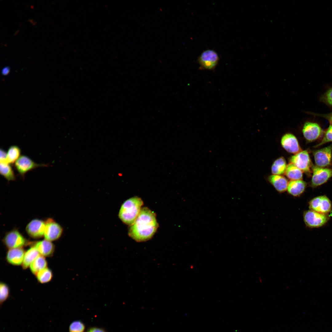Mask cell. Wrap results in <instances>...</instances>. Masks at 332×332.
<instances>
[{"instance_id": "obj_11", "label": "cell", "mask_w": 332, "mask_h": 332, "mask_svg": "<svg viewBox=\"0 0 332 332\" xmlns=\"http://www.w3.org/2000/svg\"><path fill=\"white\" fill-rule=\"evenodd\" d=\"M332 144L313 152L316 166L321 168L330 164L332 159Z\"/></svg>"}, {"instance_id": "obj_17", "label": "cell", "mask_w": 332, "mask_h": 332, "mask_svg": "<svg viewBox=\"0 0 332 332\" xmlns=\"http://www.w3.org/2000/svg\"><path fill=\"white\" fill-rule=\"evenodd\" d=\"M306 185V182L302 180H291L289 182L287 190L290 195L297 196L304 192Z\"/></svg>"}, {"instance_id": "obj_30", "label": "cell", "mask_w": 332, "mask_h": 332, "mask_svg": "<svg viewBox=\"0 0 332 332\" xmlns=\"http://www.w3.org/2000/svg\"><path fill=\"white\" fill-rule=\"evenodd\" d=\"M312 114L314 115L321 117L326 119L332 124V112L325 114H319L314 113H312Z\"/></svg>"}, {"instance_id": "obj_22", "label": "cell", "mask_w": 332, "mask_h": 332, "mask_svg": "<svg viewBox=\"0 0 332 332\" xmlns=\"http://www.w3.org/2000/svg\"><path fill=\"white\" fill-rule=\"evenodd\" d=\"M47 266L45 258L39 255L30 264V268L32 273L36 275L39 271L46 268Z\"/></svg>"}, {"instance_id": "obj_2", "label": "cell", "mask_w": 332, "mask_h": 332, "mask_svg": "<svg viewBox=\"0 0 332 332\" xmlns=\"http://www.w3.org/2000/svg\"><path fill=\"white\" fill-rule=\"evenodd\" d=\"M143 204V202L137 196L130 198L126 200L122 205L118 216L124 223L131 225L137 218Z\"/></svg>"}, {"instance_id": "obj_24", "label": "cell", "mask_w": 332, "mask_h": 332, "mask_svg": "<svg viewBox=\"0 0 332 332\" xmlns=\"http://www.w3.org/2000/svg\"><path fill=\"white\" fill-rule=\"evenodd\" d=\"M21 151L17 146L12 145L8 148L7 153V162L9 164H13L21 156Z\"/></svg>"}, {"instance_id": "obj_9", "label": "cell", "mask_w": 332, "mask_h": 332, "mask_svg": "<svg viewBox=\"0 0 332 332\" xmlns=\"http://www.w3.org/2000/svg\"><path fill=\"white\" fill-rule=\"evenodd\" d=\"M331 202L328 197L321 196L315 197L309 203L310 210L317 212L327 214L331 209Z\"/></svg>"}, {"instance_id": "obj_7", "label": "cell", "mask_w": 332, "mask_h": 332, "mask_svg": "<svg viewBox=\"0 0 332 332\" xmlns=\"http://www.w3.org/2000/svg\"><path fill=\"white\" fill-rule=\"evenodd\" d=\"M290 160L302 172L307 174L311 172V162L307 151H302L293 156Z\"/></svg>"}, {"instance_id": "obj_15", "label": "cell", "mask_w": 332, "mask_h": 332, "mask_svg": "<svg viewBox=\"0 0 332 332\" xmlns=\"http://www.w3.org/2000/svg\"><path fill=\"white\" fill-rule=\"evenodd\" d=\"M25 253L22 247L10 249L7 254V260L12 265H20L23 263Z\"/></svg>"}, {"instance_id": "obj_4", "label": "cell", "mask_w": 332, "mask_h": 332, "mask_svg": "<svg viewBox=\"0 0 332 332\" xmlns=\"http://www.w3.org/2000/svg\"><path fill=\"white\" fill-rule=\"evenodd\" d=\"M219 58L217 53L212 49L204 51L200 55L198 59L201 69L211 70L216 67L218 64Z\"/></svg>"}, {"instance_id": "obj_21", "label": "cell", "mask_w": 332, "mask_h": 332, "mask_svg": "<svg viewBox=\"0 0 332 332\" xmlns=\"http://www.w3.org/2000/svg\"><path fill=\"white\" fill-rule=\"evenodd\" d=\"M286 160L283 157H280L274 162L271 166V172L273 175H281L284 174L287 168Z\"/></svg>"}, {"instance_id": "obj_28", "label": "cell", "mask_w": 332, "mask_h": 332, "mask_svg": "<svg viewBox=\"0 0 332 332\" xmlns=\"http://www.w3.org/2000/svg\"><path fill=\"white\" fill-rule=\"evenodd\" d=\"M330 142H332V125H330L327 129L321 142L315 146V147L319 146Z\"/></svg>"}, {"instance_id": "obj_1", "label": "cell", "mask_w": 332, "mask_h": 332, "mask_svg": "<svg viewBox=\"0 0 332 332\" xmlns=\"http://www.w3.org/2000/svg\"><path fill=\"white\" fill-rule=\"evenodd\" d=\"M158 227L155 213L144 207L141 208L135 221L130 226L128 235L136 241H146L153 236Z\"/></svg>"}, {"instance_id": "obj_27", "label": "cell", "mask_w": 332, "mask_h": 332, "mask_svg": "<svg viewBox=\"0 0 332 332\" xmlns=\"http://www.w3.org/2000/svg\"><path fill=\"white\" fill-rule=\"evenodd\" d=\"M85 326L84 323L80 321H75L72 322L69 327V332H84Z\"/></svg>"}, {"instance_id": "obj_16", "label": "cell", "mask_w": 332, "mask_h": 332, "mask_svg": "<svg viewBox=\"0 0 332 332\" xmlns=\"http://www.w3.org/2000/svg\"><path fill=\"white\" fill-rule=\"evenodd\" d=\"M268 180L278 192H282L287 189L289 182L284 176L272 175L269 176Z\"/></svg>"}, {"instance_id": "obj_29", "label": "cell", "mask_w": 332, "mask_h": 332, "mask_svg": "<svg viewBox=\"0 0 332 332\" xmlns=\"http://www.w3.org/2000/svg\"><path fill=\"white\" fill-rule=\"evenodd\" d=\"M321 99L323 102L332 106V88L324 93L321 97Z\"/></svg>"}, {"instance_id": "obj_32", "label": "cell", "mask_w": 332, "mask_h": 332, "mask_svg": "<svg viewBox=\"0 0 332 332\" xmlns=\"http://www.w3.org/2000/svg\"><path fill=\"white\" fill-rule=\"evenodd\" d=\"M87 332H106L104 330L101 328L93 327L89 328Z\"/></svg>"}, {"instance_id": "obj_5", "label": "cell", "mask_w": 332, "mask_h": 332, "mask_svg": "<svg viewBox=\"0 0 332 332\" xmlns=\"http://www.w3.org/2000/svg\"><path fill=\"white\" fill-rule=\"evenodd\" d=\"M47 166V164L37 163L25 155L21 156L14 163L16 169L23 178L29 171L39 167Z\"/></svg>"}, {"instance_id": "obj_12", "label": "cell", "mask_w": 332, "mask_h": 332, "mask_svg": "<svg viewBox=\"0 0 332 332\" xmlns=\"http://www.w3.org/2000/svg\"><path fill=\"white\" fill-rule=\"evenodd\" d=\"M45 226V222L38 219H34L27 225L26 231L31 237L39 238L44 235Z\"/></svg>"}, {"instance_id": "obj_31", "label": "cell", "mask_w": 332, "mask_h": 332, "mask_svg": "<svg viewBox=\"0 0 332 332\" xmlns=\"http://www.w3.org/2000/svg\"><path fill=\"white\" fill-rule=\"evenodd\" d=\"M0 151V162L8 163L7 159V153L3 149H1Z\"/></svg>"}, {"instance_id": "obj_25", "label": "cell", "mask_w": 332, "mask_h": 332, "mask_svg": "<svg viewBox=\"0 0 332 332\" xmlns=\"http://www.w3.org/2000/svg\"><path fill=\"white\" fill-rule=\"evenodd\" d=\"M38 280L41 283L49 282L52 279V273L49 269L46 268L40 271L36 275Z\"/></svg>"}, {"instance_id": "obj_20", "label": "cell", "mask_w": 332, "mask_h": 332, "mask_svg": "<svg viewBox=\"0 0 332 332\" xmlns=\"http://www.w3.org/2000/svg\"><path fill=\"white\" fill-rule=\"evenodd\" d=\"M39 253L34 247L29 249L24 255L22 263L23 268L24 269L27 268L31 263L40 255Z\"/></svg>"}, {"instance_id": "obj_26", "label": "cell", "mask_w": 332, "mask_h": 332, "mask_svg": "<svg viewBox=\"0 0 332 332\" xmlns=\"http://www.w3.org/2000/svg\"><path fill=\"white\" fill-rule=\"evenodd\" d=\"M0 292V303L1 306L9 296V290L8 286L4 283H1Z\"/></svg>"}, {"instance_id": "obj_19", "label": "cell", "mask_w": 332, "mask_h": 332, "mask_svg": "<svg viewBox=\"0 0 332 332\" xmlns=\"http://www.w3.org/2000/svg\"><path fill=\"white\" fill-rule=\"evenodd\" d=\"M302 172L293 164L289 163L287 166L285 172L286 176L291 180H302Z\"/></svg>"}, {"instance_id": "obj_10", "label": "cell", "mask_w": 332, "mask_h": 332, "mask_svg": "<svg viewBox=\"0 0 332 332\" xmlns=\"http://www.w3.org/2000/svg\"><path fill=\"white\" fill-rule=\"evenodd\" d=\"M45 223L44 235L45 239L53 241L57 239L61 236L63 229L58 223L51 218L47 219Z\"/></svg>"}, {"instance_id": "obj_13", "label": "cell", "mask_w": 332, "mask_h": 332, "mask_svg": "<svg viewBox=\"0 0 332 332\" xmlns=\"http://www.w3.org/2000/svg\"><path fill=\"white\" fill-rule=\"evenodd\" d=\"M322 130L319 125L316 123L306 122L303 126L302 132L305 138L312 141L317 139L321 135Z\"/></svg>"}, {"instance_id": "obj_23", "label": "cell", "mask_w": 332, "mask_h": 332, "mask_svg": "<svg viewBox=\"0 0 332 332\" xmlns=\"http://www.w3.org/2000/svg\"><path fill=\"white\" fill-rule=\"evenodd\" d=\"M0 173L8 181H14L16 179L12 168L10 164L7 162L0 163Z\"/></svg>"}, {"instance_id": "obj_18", "label": "cell", "mask_w": 332, "mask_h": 332, "mask_svg": "<svg viewBox=\"0 0 332 332\" xmlns=\"http://www.w3.org/2000/svg\"><path fill=\"white\" fill-rule=\"evenodd\" d=\"M34 247L39 253L43 256H49L53 253L54 249V245L45 239L37 242Z\"/></svg>"}, {"instance_id": "obj_6", "label": "cell", "mask_w": 332, "mask_h": 332, "mask_svg": "<svg viewBox=\"0 0 332 332\" xmlns=\"http://www.w3.org/2000/svg\"><path fill=\"white\" fill-rule=\"evenodd\" d=\"M313 175L311 185L315 188L326 182L332 176V169L325 168L313 166Z\"/></svg>"}, {"instance_id": "obj_3", "label": "cell", "mask_w": 332, "mask_h": 332, "mask_svg": "<svg viewBox=\"0 0 332 332\" xmlns=\"http://www.w3.org/2000/svg\"><path fill=\"white\" fill-rule=\"evenodd\" d=\"M303 219L306 225L310 227H318L324 225L329 220L327 214L320 213L312 210L304 212Z\"/></svg>"}, {"instance_id": "obj_33", "label": "cell", "mask_w": 332, "mask_h": 332, "mask_svg": "<svg viewBox=\"0 0 332 332\" xmlns=\"http://www.w3.org/2000/svg\"><path fill=\"white\" fill-rule=\"evenodd\" d=\"M9 71L10 68L9 67L6 66L2 69V73L3 75H6L9 73Z\"/></svg>"}, {"instance_id": "obj_14", "label": "cell", "mask_w": 332, "mask_h": 332, "mask_svg": "<svg viewBox=\"0 0 332 332\" xmlns=\"http://www.w3.org/2000/svg\"><path fill=\"white\" fill-rule=\"evenodd\" d=\"M281 144L283 147L289 152L295 154L302 151L297 138L291 133H287L282 137Z\"/></svg>"}, {"instance_id": "obj_8", "label": "cell", "mask_w": 332, "mask_h": 332, "mask_svg": "<svg viewBox=\"0 0 332 332\" xmlns=\"http://www.w3.org/2000/svg\"><path fill=\"white\" fill-rule=\"evenodd\" d=\"M6 246L10 249L21 248L26 243V240L17 230H14L8 232L3 239Z\"/></svg>"}]
</instances>
